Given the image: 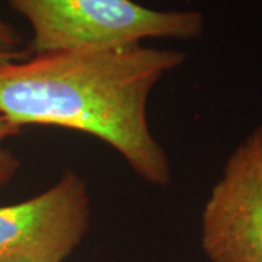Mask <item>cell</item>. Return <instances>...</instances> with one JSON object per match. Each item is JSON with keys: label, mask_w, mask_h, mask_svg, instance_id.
<instances>
[{"label": "cell", "mask_w": 262, "mask_h": 262, "mask_svg": "<svg viewBox=\"0 0 262 262\" xmlns=\"http://www.w3.org/2000/svg\"><path fill=\"white\" fill-rule=\"evenodd\" d=\"M185 57L134 44L8 61L0 64V115L20 128L53 125L91 134L113 147L141 181L166 187L172 166L151 134L147 106L155 86Z\"/></svg>", "instance_id": "1"}, {"label": "cell", "mask_w": 262, "mask_h": 262, "mask_svg": "<svg viewBox=\"0 0 262 262\" xmlns=\"http://www.w3.org/2000/svg\"><path fill=\"white\" fill-rule=\"evenodd\" d=\"M32 27L31 54L141 44L147 38L198 39L204 16L195 10H155L134 0H8Z\"/></svg>", "instance_id": "2"}, {"label": "cell", "mask_w": 262, "mask_h": 262, "mask_svg": "<svg viewBox=\"0 0 262 262\" xmlns=\"http://www.w3.org/2000/svg\"><path fill=\"white\" fill-rule=\"evenodd\" d=\"M208 262H262V124L230 153L200 222Z\"/></svg>", "instance_id": "3"}, {"label": "cell", "mask_w": 262, "mask_h": 262, "mask_svg": "<svg viewBox=\"0 0 262 262\" xmlns=\"http://www.w3.org/2000/svg\"><path fill=\"white\" fill-rule=\"evenodd\" d=\"M88 184L67 169L44 192L0 207V262H66L91 227Z\"/></svg>", "instance_id": "4"}, {"label": "cell", "mask_w": 262, "mask_h": 262, "mask_svg": "<svg viewBox=\"0 0 262 262\" xmlns=\"http://www.w3.org/2000/svg\"><path fill=\"white\" fill-rule=\"evenodd\" d=\"M19 133L20 127L0 115V191L9 185L20 168L18 156L5 146V141L9 140L10 137H15Z\"/></svg>", "instance_id": "5"}, {"label": "cell", "mask_w": 262, "mask_h": 262, "mask_svg": "<svg viewBox=\"0 0 262 262\" xmlns=\"http://www.w3.org/2000/svg\"><path fill=\"white\" fill-rule=\"evenodd\" d=\"M22 35L18 29L13 28L10 24L0 19V53H18L22 51Z\"/></svg>", "instance_id": "6"}, {"label": "cell", "mask_w": 262, "mask_h": 262, "mask_svg": "<svg viewBox=\"0 0 262 262\" xmlns=\"http://www.w3.org/2000/svg\"><path fill=\"white\" fill-rule=\"evenodd\" d=\"M31 54L28 48L22 50V51H18V53H0V64L3 63H8V61H18V60H25L28 58Z\"/></svg>", "instance_id": "7"}]
</instances>
